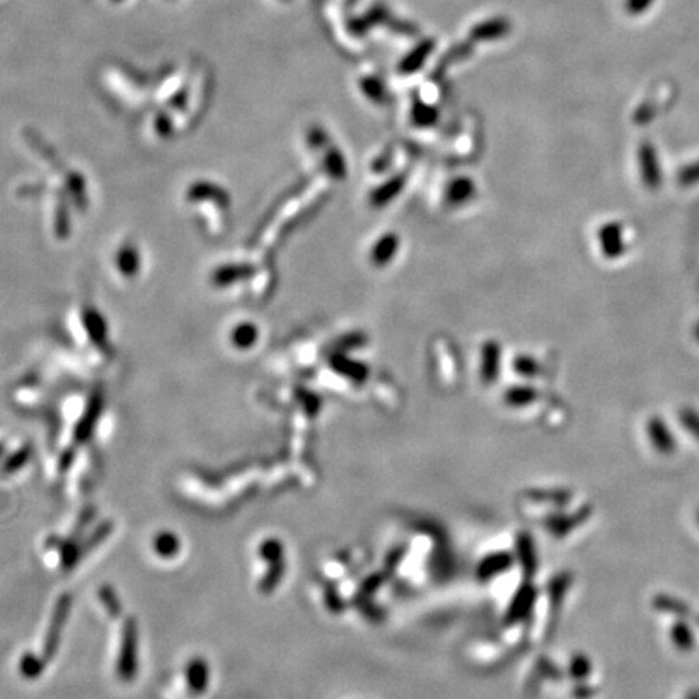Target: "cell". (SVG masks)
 Masks as SVG:
<instances>
[{"label": "cell", "mask_w": 699, "mask_h": 699, "mask_svg": "<svg viewBox=\"0 0 699 699\" xmlns=\"http://www.w3.org/2000/svg\"><path fill=\"white\" fill-rule=\"evenodd\" d=\"M672 641L679 646V649L683 651H690L693 648V644H695L691 629L686 625H683V623H679V625L672 628Z\"/></svg>", "instance_id": "cell-1"}, {"label": "cell", "mask_w": 699, "mask_h": 699, "mask_svg": "<svg viewBox=\"0 0 699 699\" xmlns=\"http://www.w3.org/2000/svg\"><path fill=\"white\" fill-rule=\"evenodd\" d=\"M154 549H156L159 556L170 557L178 551V541L174 535H161L154 541Z\"/></svg>", "instance_id": "cell-2"}, {"label": "cell", "mask_w": 699, "mask_h": 699, "mask_svg": "<svg viewBox=\"0 0 699 699\" xmlns=\"http://www.w3.org/2000/svg\"><path fill=\"white\" fill-rule=\"evenodd\" d=\"M190 679H191V685L196 688H202L206 685V665L201 659H196L195 662L191 664Z\"/></svg>", "instance_id": "cell-4"}, {"label": "cell", "mask_w": 699, "mask_h": 699, "mask_svg": "<svg viewBox=\"0 0 699 699\" xmlns=\"http://www.w3.org/2000/svg\"><path fill=\"white\" fill-rule=\"evenodd\" d=\"M655 607H659V610L675 613V615L688 613V607L683 604V602L677 599H670V597H658V599H655Z\"/></svg>", "instance_id": "cell-3"}]
</instances>
